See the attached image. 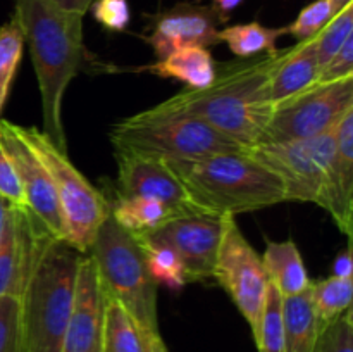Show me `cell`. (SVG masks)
Wrapping results in <instances>:
<instances>
[{
	"instance_id": "cell-13",
	"label": "cell",
	"mask_w": 353,
	"mask_h": 352,
	"mask_svg": "<svg viewBox=\"0 0 353 352\" xmlns=\"http://www.w3.org/2000/svg\"><path fill=\"white\" fill-rule=\"evenodd\" d=\"M0 144L12 161L26 197L28 209L47 226L52 237L65 240L64 217L50 173L37 152L21 137L17 124L0 121Z\"/></svg>"
},
{
	"instance_id": "cell-4",
	"label": "cell",
	"mask_w": 353,
	"mask_h": 352,
	"mask_svg": "<svg viewBox=\"0 0 353 352\" xmlns=\"http://www.w3.org/2000/svg\"><path fill=\"white\" fill-rule=\"evenodd\" d=\"M83 254L65 240H52L21 293L23 352H61L74 304Z\"/></svg>"
},
{
	"instance_id": "cell-12",
	"label": "cell",
	"mask_w": 353,
	"mask_h": 352,
	"mask_svg": "<svg viewBox=\"0 0 353 352\" xmlns=\"http://www.w3.org/2000/svg\"><path fill=\"white\" fill-rule=\"evenodd\" d=\"M140 235L164 242L178 252L185 266L186 283L202 282L214 273L223 237V216L209 213L183 214Z\"/></svg>"
},
{
	"instance_id": "cell-14",
	"label": "cell",
	"mask_w": 353,
	"mask_h": 352,
	"mask_svg": "<svg viewBox=\"0 0 353 352\" xmlns=\"http://www.w3.org/2000/svg\"><path fill=\"white\" fill-rule=\"evenodd\" d=\"M119 195L145 197L164 204L174 217L203 213L193 202L174 169L165 159L134 152H116Z\"/></svg>"
},
{
	"instance_id": "cell-17",
	"label": "cell",
	"mask_w": 353,
	"mask_h": 352,
	"mask_svg": "<svg viewBox=\"0 0 353 352\" xmlns=\"http://www.w3.org/2000/svg\"><path fill=\"white\" fill-rule=\"evenodd\" d=\"M317 206L324 207L348 237L353 230V109L336 126L334 154Z\"/></svg>"
},
{
	"instance_id": "cell-3",
	"label": "cell",
	"mask_w": 353,
	"mask_h": 352,
	"mask_svg": "<svg viewBox=\"0 0 353 352\" xmlns=\"http://www.w3.org/2000/svg\"><path fill=\"white\" fill-rule=\"evenodd\" d=\"M168 162L203 213L236 216L286 200L281 178L245 148Z\"/></svg>"
},
{
	"instance_id": "cell-30",
	"label": "cell",
	"mask_w": 353,
	"mask_h": 352,
	"mask_svg": "<svg viewBox=\"0 0 353 352\" xmlns=\"http://www.w3.org/2000/svg\"><path fill=\"white\" fill-rule=\"evenodd\" d=\"M312 352H353L352 307L334 320L321 323Z\"/></svg>"
},
{
	"instance_id": "cell-29",
	"label": "cell",
	"mask_w": 353,
	"mask_h": 352,
	"mask_svg": "<svg viewBox=\"0 0 353 352\" xmlns=\"http://www.w3.org/2000/svg\"><path fill=\"white\" fill-rule=\"evenodd\" d=\"M353 35V3L345 7L341 12L333 16V19L314 37L316 40L317 59L323 68Z\"/></svg>"
},
{
	"instance_id": "cell-33",
	"label": "cell",
	"mask_w": 353,
	"mask_h": 352,
	"mask_svg": "<svg viewBox=\"0 0 353 352\" xmlns=\"http://www.w3.org/2000/svg\"><path fill=\"white\" fill-rule=\"evenodd\" d=\"M93 19L109 31H124L131 21L128 0H95L92 3Z\"/></svg>"
},
{
	"instance_id": "cell-22",
	"label": "cell",
	"mask_w": 353,
	"mask_h": 352,
	"mask_svg": "<svg viewBox=\"0 0 353 352\" xmlns=\"http://www.w3.org/2000/svg\"><path fill=\"white\" fill-rule=\"evenodd\" d=\"M110 216L119 226L131 233H145L172 219V214L164 204L145 197L117 195L116 202L110 204Z\"/></svg>"
},
{
	"instance_id": "cell-20",
	"label": "cell",
	"mask_w": 353,
	"mask_h": 352,
	"mask_svg": "<svg viewBox=\"0 0 353 352\" xmlns=\"http://www.w3.org/2000/svg\"><path fill=\"white\" fill-rule=\"evenodd\" d=\"M216 61L209 48L188 47L159 59L147 66L145 71L161 78H171L183 81L186 88H205L216 78Z\"/></svg>"
},
{
	"instance_id": "cell-15",
	"label": "cell",
	"mask_w": 353,
	"mask_h": 352,
	"mask_svg": "<svg viewBox=\"0 0 353 352\" xmlns=\"http://www.w3.org/2000/svg\"><path fill=\"white\" fill-rule=\"evenodd\" d=\"M224 23L228 17L214 6L181 2L152 16V30L145 41L159 61L181 48H209L221 43L219 24Z\"/></svg>"
},
{
	"instance_id": "cell-25",
	"label": "cell",
	"mask_w": 353,
	"mask_h": 352,
	"mask_svg": "<svg viewBox=\"0 0 353 352\" xmlns=\"http://www.w3.org/2000/svg\"><path fill=\"white\" fill-rule=\"evenodd\" d=\"M133 235L143 248L145 262L154 282L169 290H181L186 285V278L185 266L178 252L161 240H154L140 233Z\"/></svg>"
},
{
	"instance_id": "cell-23",
	"label": "cell",
	"mask_w": 353,
	"mask_h": 352,
	"mask_svg": "<svg viewBox=\"0 0 353 352\" xmlns=\"http://www.w3.org/2000/svg\"><path fill=\"white\" fill-rule=\"evenodd\" d=\"M286 35V26L268 28L252 21L247 24H233L219 30V40L230 47L238 59H250L276 50L279 38Z\"/></svg>"
},
{
	"instance_id": "cell-41",
	"label": "cell",
	"mask_w": 353,
	"mask_h": 352,
	"mask_svg": "<svg viewBox=\"0 0 353 352\" xmlns=\"http://www.w3.org/2000/svg\"><path fill=\"white\" fill-rule=\"evenodd\" d=\"M148 342H150V345H152V352H169L168 347H165V344L162 342L161 335H159V337L150 338Z\"/></svg>"
},
{
	"instance_id": "cell-32",
	"label": "cell",
	"mask_w": 353,
	"mask_h": 352,
	"mask_svg": "<svg viewBox=\"0 0 353 352\" xmlns=\"http://www.w3.org/2000/svg\"><path fill=\"white\" fill-rule=\"evenodd\" d=\"M333 10L327 0H314L307 7L300 10L296 19L286 26V35H292L296 41H305L316 37L331 19Z\"/></svg>"
},
{
	"instance_id": "cell-6",
	"label": "cell",
	"mask_w": 353,
	"mask_h": 352,
	"mask_svg": "<svg viewBox=\"0 0 353 352\" xmlns=\"http://www.w3.org/2000/svg\"><path fill=\"white\" fill-rule=\"evenodd\" d=\"M116 152H134L165 161L199 159L243 148L199 117L155 107L119 121L110 130Z\"/></svg>"
},
{
	"instance_id": "cell-39",
	"label": "cell",
	"mask_w": 353,
	"mask_h": 352,
	"mask_svg": "<svg viewBox=\"0 0 353 352\" xmlns=\"http://www.w3.org/2000/svg\"><path fill=\"white\" fill-rule=\"evenodd\" d=\"M10 209H12V204L0 195V237H2L3 226H6V221H7V217H9Z\"/></svg>"
},
{
	"instance_id": "cell-35",
	"label": "cell",
	"mask_w": 353,
	"mask_h": 352,
	"mask_svg": "<svg viewBox=\"0 0 353 352\" xmlns=\"http://www.w3.org/2000/svg\"><path fill=\"white\" fill-rule=\"evenodd\" d=\"M353 76V35L345 41L343 47L321 68L317 81H336Z\"/></svg>"
},
{
	"instance_id": "cell-38",
	"label": "cell",
	"mask_w": 353,
	"mask_h": 352,
	"mask_svg": "<svg viewBox=\"0 0 353 352\" xmlns=\"http://www.w3.org/2000/svg\"><path fill=\"white\" fill-rule=\"evenodd\" d=\"M241 2H243V0H212V6L216 7V9L219 10L224 17H228V19H230V14L233 12V10L236 9Z\"/></svg>"
},
{
	"instance_id": "cell-37",
	"label": "cell",
	"mask_w": 353,
	"mask_h": 352,
	"mask_svg": "<svg viewBox=\"0 0 353 352\" xmlns=\"http://www.w3.org/2000/svg\"><path fill=\"white\" fill-rule=\"evenodd\" d=\"M54 2L57 3L61 9L68 10V12H76L85 16L95 0H54Z\"/></svg>"
},
{
	"instance_id": "cell-28",
	"label": "cell",
	"mask_w": 353,
	"mask_h": 352,
	"mask_svg": "<svg viewBox=\"0 0 353 352\" xmlns=\"http://www.w3.org/2000/svg\"><path fill=\"white\" fill-rule=\"evenodd\" d=\"M24 37L16 17L0 26V114L9 97L10 85L23 57Z\"/></svg>"
},
{
	"instance_id": "cell-18",
	"label": "cell",
	"mask_w": 353,
	"mask_h": 352,
	"mask_svg": "<svg viewBox=\"0 0 353 352\" xmlns=\"http://www.w3.org/2000/svg\"><path fill=\"white\" fill-rule=\"evenodd\" d=\"M319 71L321 66L314 38L285 48L283 59L269 81V92L274 106L317 83Z\"/></svg>"
},
{
	"instance_id": "cell-21",
	"label": "cell",
	"mask_w": 353,
	"mask_h": 352,
	"mask_svg": "<svg viewBox=\"0 0 353 352\" xmlns=\"http://www.w3.org/2000/svg\"><path fill=\"white\" fill-rule=\"evenodd\" d=\"M285 352H312L321 321L314 307L310 286L296 295L283 297Z\"/></svg>"
},
{
	"instance_id": "cell-27",
	"label": "cell",
	"mask_w": 353,
	"mask_h": 352,
	"mask_svg": "<svg viewBox=\"0 0 353 352\" xmlns=\"http://www.w3.org/2000/svg\"><path fill=\"white\" fill-rule=\"evenodd\" d=\"M259 352H285V323H283V295L269 280L262 307L259 330L255 333Z\"/></svg>"
},
{
	"instance_id": "cell-40",
	"label": "cell",
	"mask_w": 353,
	"mask_h": 352,
	"mask_svg": "<svg viewBox=\"0 0 353 352\" xmlns=\"http://www.w3.org/2000/svg\"><path fill=\"white\" fill-rule=\"evenodd\" d=\"M331 6V10H333V14L336 16L338 12H341V10L345 9L347 6H350L352 0H327Z\"/></svg>"
},
{
	"instance_id": "cell-5",
	"label": "cell",
	"mask_w": 353,
	"mask_h": 352,
	"mask_svg": "<svg viewBox=\"0 0 353 352\" xmlns=\"http://www.w3.org/2000/svg\"><path fill=\"white\" fill-rule=\"evenodd\" d=\"M90 255L95 261L103 292L121 304L140 328L145 340L159 337L157 283L133 233L107 217L97 231Z\"/></svg>"
},
{
	"instance_id": "cell-8",
	"label": "cell",
	"mask_w": 353,
	"mask_h": 352,
	"mask_svg": "<svg viewBox=\"0 0 353 352\" xmlns=\"http://www.w3.org/2000/svg\"><path fill=\"white\" fill-rule=\"evenodd\" d=\"M350 109H353V76L336 81H317L276 104L261 141L319 137L334 130Z\"/></svg>"
},
{
	"instance_id": "cell-1",
	"label": "cell",
	"mask_w": 353,
	"mask_h": 352,
	"mask_svg": "<svg viewBox=\"0 0 353 352\" xmlns=\"http://www.w3.org/2000/svg\"><path fill=\"white\" fill-rule=\"evenodd\" d=\"M285 50L216 66L205 88H185L155 109L199 117L243 148L259 144L271 121L274 102L269 81Z\"/></svg>"
},
{
	"instance_id": "cell-2",
	"label": "cell",
	"mask_w": 353,
	"mask_h": 352,
	"mask_svg": "<svg viewBox=\"0 0 353 352\" xmlns=\"http://www.w3.org/2000/svg\"><path fill=\"white\" fill-rule=\"evenodd\" d=\"M17 24L33 61L41 95L43 133L68 152L62 100L85 55L83 16L61 9L54 0H16Z\"/></svg>"
},
{
	"instance_id": "cell-24",
	"label": "cell",
	"mask_w": 353,
	"mask_h": 352,
	"mask_svg": "<svg viewBox=\"0 0 353 352\" xmlns=\"http://www.w3.org/2000/svg\"><path fill=\"white\" fill-rule=\"evenodd\" d=\"M147 340L126 309L105 293V326L102 352H145Z\"/></svg>"
},
{
	"instance_id": "cell-16",
	"label": "cell",
	"mask_w": 353,
	"mask_h": 352,
	"mask_svg": "<svg viewBox=\"0 0 353 352\" xmlns=\"http://www.w3.org/2000/svg\"><path fill=\"white\" fill-rule=\"evenodd\" d=\"M105 292L92 255H83L76 276L74 304L61 352H102Z\"/></svg>"
},
{
	"instance_id": "cell-9",
	"label": "cell",
	"mask_w": 353,
	"mask_h": 352,
	"mask_svg": "<svg viewBox=\"0 0 353 352\" xmlns=\"http://www.w3.org/2000/svg\"><path fill=\"white\" fill-rule=\"evenodd\" d=\"M336 128L319 137L292 141H261L245 148L281 178L285 199L317 204L334 154Z\"/></svg>"
},
{
	"instance_id": "cell-34",
	"label": "cell",
	"mask_w": 353,
	"mask_h": 352,
	"mask_svg": "<svg viewBox=\"0 0 353 352\" xmlns=\"http://www.w3.org/2000/svg\"><path fill=\"white\" fill-rule=\"evenodd\" d=\"M0 195L14 207H28L23 186H21L12 161L0 144Z\"/></svg>"
},
{
	"instance_id": "cell-7",
	"label": "cell",
	"mask_w": 353,
	"mask_h": 352,
	"mask_svg": "<svg viewBox=\"0 0 353 352\" xmlns=\"http://www.w3.org/2000/svg\"><path fill=\"white\" fill-rule=\"evenodd\" d=\"M17 130L50 173L64 217L65 242L85 254L92 247L99 228L109 217L110 202L72 166L68 152L55 147L43 131L19 124Z\"/></svg>"
},
{
	"instance_id": "cell-19",
	"label": "cell",
	"mask_w": 353,
	"mask_h": 352,
	"mask_svg": "<svg viewBox=\"0 0 353 352\" xmlns=\"http://www.w3.org/2000/svg\"><path fill=\"white\" fill-rule=\"evenodd\" d=\"M262 261L269 280L283 297L305 292L312 283L303 264L299 245L292 238L283 242H268Z\"/></svg>"
},
{
	"instance_id": "cell-31",
	"label": "cell",
	"mask_w": 353,
	"mask_h": 352,
	"mask_svg": "<svg viewBox=\"0 0 353 352\" xmlns=\"http://www.w3.org/2000/svg\"><path fill=\"white\" fill-rule=\"evenodd\" d=\"M0 352H23L21 300L16 295L0 297Z\"/></svg>"
},
{
	"instance_id": "cell-26",
	"label": "cell",
	"mask_w": 353,
	"mask_h": 352,
	"mask_svg": "<svg viewBox=\"0 0 353 352\" xmlns=\"http://www.w3.org/2000/svg\"><path fill=\"white\" fill-rule=\"evenodd\" d=\"M310 295L321 323L334 320L352 307L353 280L330 276L310 283Z\"/></svg>"
},
{
	"instance_id": "cell-10",
	"label": "cell",
	"mask_w": 353,
	"mask_h": 352,
	"mask_svg": "<svg viewBox=\"0 0 353 352\" xmlns=\"http://www.w3.org/2000/svg\"><path fill=\"white\" fill-rule=\"evenodd\" d=\"M212 276L236 304L238 311L250 324L255 337L264 307L269 276L262 255L252 247L231 214L223 216V237Z\"/></svg>"
},
{
	"instance_id": "cell-11",
	"label": "cell",
	"mask_w": 353,
	"mask_h": 352,
	"mask_svg": "<svg viewBox=\"0 0 353 352\" xmlns=\"http://www.w3.org/2000/svg\"><path fill=\"white\" fill-rule=\"evenodd\" d=\"M52 240L47 226L28 207L12 206L0 237V297H21Z\"/></svg>"
},
{
	"instance_id": "cell-36",
	"label": "cell",
	"mask_w": 353,
	"mask_h": 352,
	"mask_svg": "<svg viewBox=\"0 0 353 352\" xmlns=\"http://www.w3.org/2000/svg\"><path fill=\"white\" fill-rule=\"evenodd\" d=\"M353 264H352V251L345 248V251L338 252L336 259L333 262V276L338 278H352Z\"/></svg>"
}]
</instances>
